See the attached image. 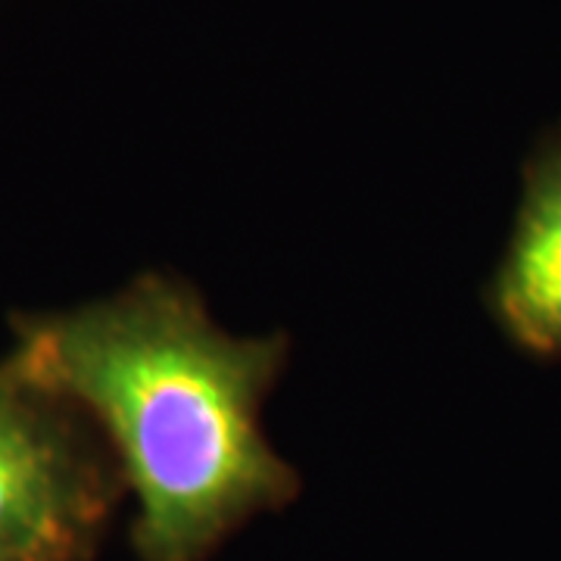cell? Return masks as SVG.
Returning a JSON list of instances; mask_svg holds the SVG:
<instances>
[{
    "mask_svg": "<svg viewBox=\"0 0 561 561\" xmlns=\"http://www.w3.org/2000/svg\"><path fill=\"white\" fill-rule=\"evenodd\" d=\"M13 356L98 424L138 500L144 561H201L300 490L262 434L287 337H231L179 278L13 321Z\"/></svg>",
    "mask_w": 561,
    "mask_h": 561,
    "instance_id": "cell-1",
    "label": "cell"
},
{
    "mask_svg": "<svg viewBox=\"0 0 561 561\" xmlns=\"http://www.w3.org/2000/svg\"><path fill=\"white\" fill-rule=\"evenodd\" d=\"M502 334L527 356H561V122L524 162L522 203L486 290Z\"/></svg>",
    "mask_w": 561,
    "mask_h": 561,
    "instance_id": "cell-3",
    "label": "cell"
},
{
    "mask_svg": "<svg viewBox=\"0 0 561 561\" xmlns=\"http://www.w3.org/2000/svg\"><path fill=\"white\" fill-rule=\"evenodd\" d=\"M119 486L98 424L10 353L0 362V561H81Z\"/></svg>",
    "mask_w": 561,
    "mask_h": 561,
    "instance_id": "cell-2",
    "label": "cell"
}]
</instances>
